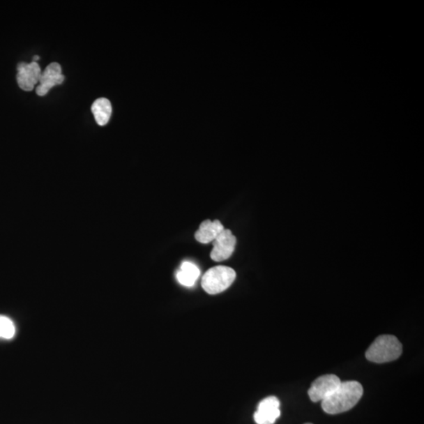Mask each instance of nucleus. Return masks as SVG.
I'll return each mask as SVG.
<instances>
[{"mask_svg": "<svg viewBox=\"0 0 424 424\" xmlns=\"http://www.w3.org/2000/svg\"><path fill=\"white\" fill-rule=\"evenodd\" d=\"M224 229L220 220H205L196 232L195 238L202 244H209L213 242Z\"/></svg>", "mask_w": 424, "mask_h": 424, "instance_id": "obj_9", "label": "nucleus"}, {"mask_svg": "<svg viewBox=\"0 0 424 424\" xmlns=\"http://www.w3.org/2000/svg\"><path fill=\"white\" fill-rule=\"evenodd\" d=\"M305 424H313V423H305Z\"/></svg>", "mask_w": 424, "mask_h": 424, "instance_id": "obj_14", "label": "nucleus"}, {"mask_svg": "<svg viewBox=\"0 0 424 424\" xmlns=\"http://www.w3.org/2000/svg\"><path fill=\"white\" fill-rule=\"evenodd\" d=\"M199 274H201V271L195 264L190 263V262H184L177 272L176 278L181 285L186 287H192L195 285Z\"/></svg>", "mask_w": 424, "mask_h": 424, "instance_id": "obj_10", "label": "nucleus"}, {"mask_svg": "<svg viewBox=\"0 0 424 424\" xmlns=\"http://www.w3.org/2000/svg\"><path fill=\"white\" fill-rule=\"evenodd\" d=\"M363 395V386L357 381L342 382L335 391L321 402V407L330 415L345 413L354 408Z\"/></svg>", "mask_w": 424, "mask_h": 424, "instance_id": "obj_1", "label": "nucleus"}, {"mask_svg": "<svg viewBox=\"0 0 424 424\" xmlns=\"http://www.w3.org/2000/svg\"><path fill=\"white\" fill-rule=\"evenodd\" d=\"M402 354V345L395 335H383L372 342L365 357L374 363H386L397 360Z\"/></svg>", "mask_w": 424, "mask_h": 424, "instance_id": "obj_2", "label": "nucleus"}, {"mask_svg": "<svg viewBox=\"0 0 424 424\" xmlns=\"http://www.w3.org/2000/svg\"><path fill=\"white\" fill-rule=\"evenodd\" d=\"M235 278L236 272L232 268L225 266L212 267L202 278V288L210 295L219 294L227 290Z\"/></svg>", "mask_w": 424, "mask_h": 424, "instance_id": "obj_3", "label": "nucleus"}, {"mask_svg": "<svg viewBox=\"0 0 424 424\" xmlns=\"http://www.w3.org/2000/svg\"><path fill=\"white\" fill-rule=\"evenodd\" d=\"M65 77L61 74V67L59 63L50 64L45 72L40 75V85L36 87V93L39 96H45L56 85L63 83Z\"/></svg>", "mask_w": 424, "mask_h": 424, "instance_id": "obj_8", "label": "nucleus"}, {"mask_svg": "<svg viewBox=\"0 0 424 424\" xmlns=\"http://www.w3.org/2000/svg\"><path fill=\"white\" fill-rule=\"evenodd\" d=\"M213 243L211 258L215 262L228 259L234 252L236 244L235 236L229 229H224Z\"/></svg>", "mask_w": 424, "mask_h": 424, "instance_id": "obj_5", "label": "nucleus"}, {"mask_svg": "<svg viewBox=\"0 0 424 424\" xmlns=\"http://www.w3.org/2000/svg\"><path fill=\"white\" fill-rule=\"evenodd\" d=\"M280 401L274 396L266 397L260 402L254 420L257 424H273L280 416Z\"/></svg>", "mask_w": 424, "mask_h": 424, "instance_id": "obj_7", "label": "nucleus"}, {"mask_svg": "<svg viewBox=\"0 0 424 424\" xmlns=\"http://www.w3.org/2000/svg\"><path fill=\"white\" fill-rule=\"evenodd\" d=\"M17 81L20 89L24 91H33L40 78L41 70L38 63L35 61L29 64L21 62L17 65Z\"/></svg>", "mask_w": 424, "mask_h": 424, "instance_id": "obj_6", "label": "nucleus"}, {"mask_svg": "<svg viewBox=\"0 0 424 424\" xmlns=\"http://www.w3.org/2000/svg\"><path fill=\"white\" fill-rule=\"evenodd\" d=\"M91 112L95 116V119L98 126H106L112 115V105L109 100L105 98L97 99L91 106Z\"/></svg>", "mask_w": 424, "mask_h": 424, "instance_id": "obj_11", "label": "nucleus"}, {"mask_svg": "<svg viewBox=\"0 0 424 424\" xmlns=\"http://www.w3.org/2000/svg\"><path fill=\"white\" fill-rule=\"evenodd\" d=\"M39 59H40V57H39L38 55L34 56V57H33V61L36 62V61H38Z\"/></svg>", "mask_w": 424, "mask_h": 424, "instance_id": "obj_13", "label": "nucleus"}, {"mask_svg": "<svg viewBox=\"0 0 424 424\" xmlns=\"http://www.w3.org/2000/svg\"><path fill=\"white\" fill-rule=\"evenodd\" d=\"M15 335V326L13 321L6 316L0 315V338L10 340Z\"/></svg>", "mask_w": 424, "mask_h": 424, "instance_id": "obj_12", "label": "nucleus"}, {"mask_svg": "<svg viewBox=\"0 0 424 424\" xmlns=\"http://www.w3.org/2000/svg\"><path fill=\"white\" fill-rule=\"evenodd\" d=\"M340 379L333 374H328L318 377L308 391L310 400L313 402L325 400L341 384Z\"/></svg>", "mask_w": 424, "mask_h": 424, "instance_id": "obj_4", "label": "nucleus"}]
</instances>
